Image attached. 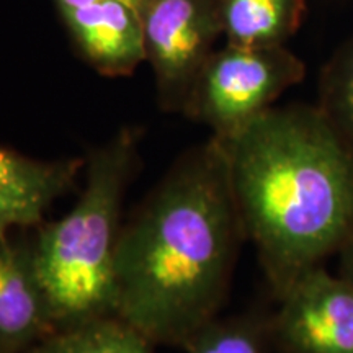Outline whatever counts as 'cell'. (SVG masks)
Returning a JSON list of instances; mask_svg holds the SVG:
<instances>
[{
    "label": "cell",
    "instance_id": "1",
    "mask_svg": "<svg viewBox=\"0 0 353 353\" xmlns=\"http://www.w3.org/2000/svg\"><path fill=\"white\" fill-rule=\"evenodd\" d=\"M245 239L214 136L185 151L123 224L114 312L154 345L182 348L221 314Z\"/></svg>",
    "mask_w": 353,
    "mask_h": 353
},
{
    "label": "cell",
    "instance_id": "2",
    "mask_svg": "<svg viewBox=\"0 0 353 353\" xmlns=\"http://www.w3.org/2000/svg\"><path fill=\"white\" fill-rule=\"evenodd\" d=\"M214 138L226 156L245 239L278 298L352 234L353 149L309 105L272 107Z\"/></svg>",
    "mask_w": 353,
    "mask_h": 353
},
{
    "label": "cell",
    "instance_id": "3",
    "mask_svg": "<svg viewBox=\"0 0 353 353\" xmlns=\"http://www.w3.org/2000/svg\"><path fill=\"white\" fill-rule=\"evenodd\" d=\"M141 131L121 128L85 157L82 193L54 223L32 229L33 257L56 330L114 312V255L126 192L139 169Z\"/></svg>",
    "mask_w": 353,
    "mask_h": 353
},
{
    "label": "cell",
    "instance_id": "4",
    "mask_svg": "<svg viewBox=\"0 0 353 353\" xmlns=\"http://www.w3.org/2000/svg\"><path fill=\"white\" fill-rule=\"evenodd\" d=\"M306 76V65L285 46L224 44L198 74L182 114L228 136L245 126Z\"/></svg>",
    "mask_w": 353,
    "mask_h": 353
},
{
    "label": "cell",
    "instance_id": "5",
    "mask_svg": "<svg viewBox=\"0 0 353 353\" xmlns=\"http://www.w3.org/2000/svg\"><path fill=\"white\" fill-rule=\"evenodd\" d=\"M141 19L159 105L167 113H182L198 74L223 37L218 0H144Z\"/></svg>",
    "mask_w": 353,
    "mask_h": 353
},
{
    "label": "cell",
    "instance_id": "6",
    "mask_svg": "<svg viewBox=\"0 0 353 353\" xmlns=\"http://www.w3.org/2000/svg\"><path fill=\"white\" fill-rule=\"evenodd\" d=\"M270 314L276 353H353V281L324 265L311 268L278 296Z\"/></svg>",
    "mask_w": 353,
    "mask_h": 353
},
{
    "label": "cell",
    "instance_id": "7",
    "mask_svg": "<svg viewBox=\"0 0 353 353\" xmlns=\"http://www.w3.org/2000/svg\"><path fill=\"white\" fill-rule=\"evenodd\" d=\"M56 330L33 257L32 229L0 236V353H30Z\"/></svg>",
    "mask_w": 353,
    "mask_h": 353
},
{
    "label": "cell",
    "instance_id": "8",
    "mask_svg": "<svg viewBox=\"0 0 353 353\" xmlns=\"http://www.w3.org/2000/svg\"><path fill=\"white\" fill-rule=\"evenodd\" d=\"M143 8L123 0H100L59 10L74 48L105 77H128L145 61Z\"/></svg>",
    "mask_w": 353,
    "mask_h": 353
},
{
    "label": "cell",
    "instance_id": "9",
    "mask_svg": "<svg viewBox=\"0 0 353 353\" xmlns=\"http://www.w3.org/2000/svg\"><path fill=\"white\" fill-rule=\"evenodd\" d=\"M85 159L44 161L0 144V236L34 229L57 198L76 187Z\"/></svg>",
    "mask_w": 353,
    "mask_h": 353
},
{
    "label": "cell",
    "instance_id": "10",
    "mask_svg": "<svg viewBox=\"0 0 353 353\" xmlns=\"http://www.w3.org/2000/svg\"><path fill=\"white\" fill-rule=\"evenodd\" d=\"M226 44L285 46L303 23L304 0H218Z\"/></svg>",
    "mask_w": 353,
    "mask_h": 353
},
{
    "label": "cell",
    "instance_id": "11",
    "mask_svg": "<svg viewBox=\"0 0 353 353\" xmlns=\"http://www.w3.org/2000/svg\"><path fill=\"white\" fill-rule=\"evenodd\" d=\"M154 343L117 314L57 329L30 353H152Z\"/></svg>",
    "mask_w": 353,
    "mask_h": 353
},
{
    "label": "cell",
    "instance_id": "12",
    "mask_svg": "<svg viewBox=\"0 0 353 353\" xmlns=\"http://www.w3.org/2000/svg\"><path fill=\"white\" fill-rule=\"evenodd\" d=\"M270 314L259 311L218 316L193 335L185 353H270Z\"/></svg>",
    "mask_w": 353,
    "mask_h": 353
},
{
    "label": "cell",
    "instance_id": "13",
    "mask_svg": "<svg viewBox=\"0 0 353 353\" xmlns=\"http://www.w3.org/2000/svg\"><path fill=\"white\" fill-rule=\"evenodd\" d=\"M317 107L353 149V38L322 70Z\"/></svg>",
    "mask_w": 353,
    "mask_h": 353
},
{
    "label": "cell",
    "instance_id": "14",
    "mask_svg": "<svg viewBox=\"0 0 353 353\" xmlns=\"http://www.w3.org/2000/svg\"><path fill=\"white\" fill-rule=\"evenodd\" d=\"M335 255H339V262H341V275L353 281V231Z\"/></svg>",
    "mask_w": 353,
    "mask_h": 353
},
{
    "label": "cell",
    "instance_id": "15",
    "mask_svg": "<svg viewBox=\"0 0 353 353\" xmlns=\"http://www.w3.org/2000/svg\"><path fill=\"white\" fill-rule=\"evenodd\" d=\"M100 2V0H56V6L59 10H68V8H77L82 6H88V3H95ZM123 2L132 3V6L143 8L144 0H123Z\"/></svg>",
    "mask_w": 353,
    "mask_h": 353
}]
</instances>
